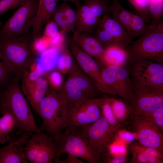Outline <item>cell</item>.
I'll list each match as a JSON object with an SVG mask.
<instances>
[{"instance_id": "1", "label": "cell", "mask_w": 163, "mask_h": 163, "mask_svg": "<svg viewBox=\"0 0 163 163\" xmlns=\"http://www.w3.org/2000/svg\"><path fill=\"white\" fill-rule=\"evenodd\" d=\"M14 81L0 93V113H11L16 121L18 134L25 132H40L37 126L27 99L18 84L19 78L16 75Z\"/></svg>"}, {"instance_id": "2", "label": "cell", "mask_w": 163, "mask_h": 163, "mask_svg": "<svg viewBox=\"0 0 163 163\" xmlns=\"http://www.w3.org/2000/svg\"><path fill=\"white\" fill-rule=\"evenodd\" d=\"M37 113L42 120L40 130L52 137L61 133L67 125L66 103L59 91L48 88Z\"/></svg>"}, {"instance_id": "3", "label": "cell", "mask_w": 163, "mask_h": 163, "mask_svg": "<svg viewBox=\"0 0 163 163\" xmlns=\"http://www.w3.org/2000/svg\"><path fill=\"white\" fill-rule=\"evenodd\" d=\"M67 78L59 90L67 108L87 99L97 97L101 93L81 69L75 59Z\"/></svg>"}, {"instance_id": "4", "label": "cell", "mask_w": 163, "mask_h": 163, "mask_svg": "<svg viewBox=\"0 0 163 163\" xmlns=\"http://www.w3.org/2000/svg\"><path fill=\"white\" fill-rule=\"evenodd\" d=\"M0 50L19 78L34 62V53L26 36L9 37L0 34Z\"/></svg>"}, {"instance_id": "5", "label": "cell", "mask_w": 163, "mask_h": 163, "mask_svg": "<svg viewBox=\"0 0 163 163\" xmlns=\"http://www.w3.org/2000/svg\"><path fill=\"white\" fill-rule=\"evenodd\" d=\"M131 43L126 47L128 62L143 59L163 62V21Z\"/></svg>"}, {"instance_id": "6", "label": "cell", "mask_w": 163, "mask_h": 163, "mask_svg": "<svg viewBox=\"0 0 163 163\" xmlns=\"http://www.w3.org/2000/svg\"><path fill=\"white\" fill-rule=\"evenodd\" d=\"M57 146V157L66 153L75 156L89 163L99 162L94 153L81 127L67 125L60 133L52 137Z\"/></svg>"}, {"instance_id": "7", "label": "cell", "mask_w": 163, "mask_h": 163, "mask_svg": "<svg viewBox=\"0 0 163 163\" xmlns=\"http://www.w3.org/2000/svg\"><path fill=\"white\" fill-rule=\"evenodd\" d=\"M82 129L92 150L100 161L109 152L116 133L102 115L93 123L82 127Z\"/></svg>"}, {"instance_id": "8", "label": "cell", "mask_w": 163, "mask_h": 163, "mask_svg": "<svg viewBox=\"0 0 163 163\" xmlns=\"http://www.w3.org/2000/svg\"><path fill=\"white\" fill-rule=\"evenodd\" d=\"M134 95L129 105L131 118L149 116L163 106V86H133Z\"/></svg>"}, {"instance_id": "9", "label": "cell", "mask_w": 163, "mask_h": 163, "mask_svg": "<svg viewBox=\"0 0 163 163\" xmlns=\"http://www.w3.org/2000/svg\"><path fill=\"white\" fill-rule=\"evenodd\" d=\"M24 152L30 163H52L57 157V146L53 138L41 131L33 133L26 143Z\"/></svg>"}, {"instance_id": "10", "label": "cell", "mask_w": 163, "mask_h": 163, "mask_svg": "<svg viewBox=\"0 0 163 163\" xmlns=\"http://www.w3.org/2000/svg\"><path fill=\"white\" fill-rule=\"evenodd\" d=\"M126 66L133 86H163V62L139 59L128 62Z\"/></svg>"}, {"instance_id": "11", "label": "cell", "mask_w": 163, "mask_h": 163, "mask_svg": "<svg viewBox=\"0 0 163 163\" xmlns=\"http://www.w3.org/2000/svg\"><path fill=\"white\" fill-rule=\"evenodd\" d=\"M102 79L115 96H119L129 105L134 95L132 83L126 67L113 65L102 66Z\"/></svg>"}, {"instance_id": "12", "label": "cell", "mask_w": 163, "mask_h": 163, "mask_svg": "<svg viewBox=\"0 0 163 163\" xmlns=\"http://www.w3.org/2000/svg\"><path fill=\"white\" fill-rule=\"evenodd\" d=\"M38 1L26 0L5 22L0 30V34L13 37L27 33L32 27Z\"/></svg>"}, {"instance_id": "13", "label": "cell", "mask_w": 163, "mask_h": 163, "mask_svg": "<svg viewBox=\"0 0 163 163\" xmlns=\"http://www.w3.org/2000/svg\"><path fill=\"white\" fill-rule=\"evenodd\" d=\"M110 2L109 0H88L78 7L77 21L73 32L91 34L98 26L103 16L109 12Z\"/></svg>"}, {"instance_id": "14", "label": "cell", "mask_w": 163, "mask_h": 163, "mask_svg": "<svg viewBox=\"0 0 163 163\" xmlns=\"http://www.w3.org/2000/svg\"><path fill=\"white\" fill-rule=\"evenodd\" d=\"M71 54L79 67L101 93L115 96L104 82L97 61L81 49L72 39L69 42Z\"/></svg>"}, {"instance_id": "15", "label": "cell", "mask_w": 163, "mask_h": 163, "mask_svg": "<svg viewBox=\"0 0 163 163\" xmlns=\"http://www.w3.org/2000/svg\"><path fill=\"white\" fill-rule=\"evenodd\" d=\"M131 127L138 143L163 153V135L148 116L132 118Z\"/></svg>"}, {"instance_id": "16", "label": "cell", "mask_w": 163, "mask_h": 163, "mask_svg": "<svg viewBox=\"0 0 163 163\" xmlns=\"http://www.w3.org/2000/svg\"><path fill=\"white\" fill-rule=\"evenodd\" d=\"M101 116V97L88 99L67 108V125L83 127Z\"/></svg>"}, {"instance_id": "17", "label": "cell", "mask_w": 163, "mask_h": 163, "mask_svg": "<svg viewBox=\"0 0 163 163\" xmlns=\"http://www.w3.org/2000/svg\"><path fill=\"white\" fill-rule=\"evenodd\" d=\"M32 133L25 132L17 140L2 148L0 163H27L22 146L25 144Z\"/></svg>"}, {"instance_id": "18", "label": "cell", "mask_w": 163, "mask_h": 163, "mask_svg": "<svg viewBox=\"0 0 163 163\" xmlns=\"http://www.w3.org/2000/svg\"><path fill=\"white\" fill-rule=\"evenodd\" d=\"M72 39L83 51L102 65L104 49L93 35L85 32H73Z\"/></svg>"}, {"instance_id": "19", "label": "cell", "mask_w": 163, "mask_h": 163, "mask_svg": "<svg viewBox=\"0 0 163 163\" xmlns=\"http://www.w3.org/2000/svg\"><path fill=\"white\" fill-rule=\"evenodd\" d=\"M59 0H39L33 25L32 34L34 39L40 37L43 28L51 19Z\"/></svg>"}, {"instance_id": "20", "label": "cell", "mask_w": 163, "mask_h": 163, "mask_svg": "<svg viewBox=\"0 0 163 163\" xmlns=\"http://www.w3.org/2000/svg\"><path fill=\"white\" fill-rule=\"evenodd\" d=\"M98 26L108 32L115 40V44L123 48L127 47L133 39L125 29L107 12L102 17Z\"/></svg>"}, {"instance_id": "21", "label": "cell", "mask_w": 163, "mask_h": 163, "mask_svg": "<svg viewBox=\"0 0 163 163\" xmlns=\"http://www.w3.org/2000/svg\"><path fill=\"white\" fill-rule=\"evenodd\" d=\"M47 80L43 75L40 76L32 85L22 91L27 100L37 112L39 105L48 89Z\"/></svg>"}, {"instance_id": "22", "label": "cell", "mask_w": 163, "mask_h": 163, "mask_svg": "<svg viewBox=\"0 0 163 163\" xmlns=\"http://www.w3.org/2000/svg\"><path fill=\"white\" fill-rule=\"evenodd\" d=\"M128 61V55L126 48L113 44L104 48L102 66L113 65L124 67Z\"/></svg>"}, {"instance_id": "23", "label": "cell", "mask_w": 163, "mask_h": 163, "mask_svg": "<svg viewBox=\"0 0 163 163\" xmlns=\"http://www.w3.org/2000/svg\"><path fill=\"white\" fill-rule=\"evenodd\" d=\"M108 11L113 18L129 34L132 12L126 10L120 4V1L117 0H113L110 2Z\"/></svg>"}, {"instance_id": "24", "label": "cell", "mask_w": 163, "mask_h": 163, "mask_svg": "<svg viewBox=\"0 0 163 163\" xmlns=\"http://www.w3.org/2000/svg\"><path fill=\"white\" fill-rule=\"evenodd\" d=\"M45 72L40 64L34 62L22 75V85L21 87L22 91L32 85Z\"/></svg>"}, {"instance_id": "25", "label": "cell", "mask_w": 163, "mask_h": 163, "mask_svg": "<svg viewBox=\"0 0 163 163\" xmlns=\"http://www.w3.org/2000/svg\"><path fill=\"white\" fill-rule=\"evenodd\" d=\"M110 106L114 117L120 123L125 122L130 116L129 105L123 100L110 97Z\"/></svg>"}, {"instance_id": "26", "label": "cell", "mask_w": 163, "mask_h": 163, "mask_svg": "<svg viewBox=\"0 0 163 163\" xmlns=\"http://www.w3.org/2000/svg\"><path fill=\"white\" fill-rule=\"evenodd\" d=\"M102 115L117 133L121 129L122 125L115 119L112 111L110 102V97L103 96L101 97Z\"/></svg>"}, {"instance_id": "27", "label": "cell", "mask_w": 163, "mask_h": 163, "mask_svg": "<svg viewBox=\"0 0 163 163\" xmlns=\"http://www.w3.org/2000/svg\"><path fill=\"white\" fill-rule=\"evenodd\" d=\"M152 26L146 23L139 15L132 12L129 34L132 39L142 35Z\"/></svg>"}, {"instance_id": "28", "label": "cell", "mask_w": 163, "mask_h": 163, "mask_svg": "<svg viewBox=\"0 0 163 163\" xmlns=\"http://www.w3.org/2000/svg\"><path fill=\"white\" fill-rule=\"evenodd\" d=\"M69 40L59 54L56 67L62 74L68 73L71 68L74 59L69 46Z\"/></svg>"}, {"instance_id": "29", "label": "cell", "mask_w": 163, "mask_h": 163, "mask_svg": "<svg viewBox=\"0 0 163 163\" xmlns=\"http://www.w3.org/2000/svg\"><path fill=\"white\" fill-rule=\"evenodd\" d=\"M51 20L58 26L61 33L66 34L73 31L70 27L64 11L63 2L56 7Z\"/></svg>"}, {"instance_id": "30", "label": "cell", "mask_w": 163, "mask_h": 163, "mask_svg": "<svg viewBox=\"0 0 163 163\" xmlns=\"http://www.w3.org/2000/svg\"><path fill=\"white\" fill-rule=\"evenodd\" d=\"M148 12L152 26H158L163 21V0H150Z\"/></svg>"}, {"instance_id": "31", "label": "cell", "mask_w": 163, "mask_h": 163, "mask_svg": "<svg viewBox=\"0 0 163 163\" xmlns=\"http://www.w3.org/2000/svg\"><path fill=\"white\" fill-rule=\"evenodd\" d=\"M0 118V127L1 131L8 141L10 140L9 134L16 126V121L13 116L10 113L4 112Z\"/></svg>"}, {"instance_id": "32", "label": "cell", "mask_w": 163, "mask_h": 163, "mask_svg": "<svg viewBox=\"0 0 163 163\" xmlns=\"http://www.w3.org/2000/svg\"><path fill=\"white\" fill-rule=\"evenodd\" d=\"M134 8L136 11L148 24L152 26V22L148 12L150 0H126Z\"/></svg>"}, {"instance_id": "33", "label": "cell", "mask_w": 163, "mask_h": 163, "mask_svg": "<svg viewBox=\"0 0 163 163\" xmlns=\"http://www.w3.org/2000/svg\"><path fill=\"white\" fill-rule=\"evenodd\" d=\"M43 75L47 80L50 88L56 91L60 89L64 82L62 74L60 72L54 71L45 72Z\"/></svg>"}, {"instance_id": "34", "label": "cell", "mask_w": 163, "mask_h": 163, "mask_svg": "<svg viewBox=\"0 0 163 163\" xmlns=\"http://www.w3.org/2000/svg\"><path fill=\"white\" fill-rule=\"evenodd\" d=\"M132 156L131 162L133 163H148L147 156L138 142L132 143L129 146Z\"/></svg>"}, {"instance_id": "35", "label": "cell", "mask_w": 163, "mask_h": 163, "mask_svg": "<svg viewBox=\"0 0 163 163\" xmlns=\"http://www.w3.org/2000/svg\"><path fill=\"white\" fill-rule=\"evenodd\" d=\"M13 70L0 50V86L8 82Z\"/></svg>"}, {"instance_id": "36", "label": "cell", "mask_w": 163, "mask_h": 163, "mask_svg": "<svg viewBox=\"0 0 163 163\" xmlns=\"http://www.w3.org/2000/svg\"><path fill=\"white\" fill-rule=\"evenodd\" d=\"M93 36L104 49L113 44H115L114 39L107 31L99 26L94 30Z\"/></svg>"}, {"instance_id": "37", "label": "cell", "mask_w": 163, "mask_h": 163, "mask_svg": "<svg viewBox=\"0 0 163 163\" xmlns=\"http://www.w3.org/2000/svg\"><path fill=\"white\" fill-rule=\"evenodd\" d=\"M140 145L147 156L148 163H163V153L152 148Z\"/></svg>"}, {"instance_id": "38", "label": "cell", "mask_w": 163, "mask_h": 163, "mask_svg": "<svg viewBox=\"0 0 163 163\" xmlns=\"http://www.w3.org/2000/svg\"><path fill=\"white\" fill-rule=\"evenodd\" d=\"M63 2L64 12L66 17L69 26L73 32L75 30L77 21L76 11H75L66 2Z\"/></svg>"}, {"instance_id": "39", "label": "cell", "mask_w": 163, "mask_h": 163, "mask_svg": "<svg viewBox=\"0 0 163 163\" xmlns=\"http://www.w3.org/2000/svg\"><path fill=\"white\" fill-rule=\"evenodd\" d=\"M59 32V29L57 25L50 20L46 24L43 36L52 40Z\"/></svg>"}, {"instance_id": "40", "label": "cell", "mask_w": 163, "mask_h": 163, "mask_svg": "<svg viewBox=\"0 0 163 163\" xmlns=\"http://www.w3.org/2000/svg\"><path fill=\"white\" fill-rule=\"evenodd\" d=\"M162 132L163 133V106L156 109L148 116Z\"/></svg>"}, {"instance_id": "41", "label": "cell", "mask_w": 163, "mask_h": 163, "mask_svg": "<svg viewBox=\"0 0 163 163\" xmlns=\"http://www.w3.org/2000/svg\"><path fill=\"white\" fill-rule=\"evenodd\" d=\"M26 0H0V5L5 13L8 11L18 8Z\"/></svg>"}, {"instance_id": "42", "label": "cell", "mask_w": 163, "mask_h": 163, "mask_svg": "<svg viewBox=\"0 0 163 163\" xmlns=\"http://www.w3.org/2000/svg\"><path fill=\"white\" fill-rule=\"evenodd\" d=\"M102 160L105 163H125L127 161L128 158L125 155H113L108 152L104 156Z\"/></svg>"}, {"instance_id": "43", "label": "cell", "mask_w": 163, "mask_h": 163, "mask_svg": "<svg viewBox=\"0 0 163 163\" xmlns=\"http://www.w3.org/2000/svg\"><path fill=\"white\" fill-rule=\"evenodd\" d=\"M116 135H118V136L120 139L128 143L133 141L135 138L132 133L123 130L121 131V130L116 133Z\"/></svg>"}, {"instance_id": "44", "label": "cell", "mask_w": 163, "mask_h": 163, "mask_svg": "<svg viewBox=\"0 0 163 163\" xmlns=\"http://www.w3.org/2000/svg\"><path fill=\"white\" fill-rule=\"evenodd\" d=\"M55 161L58 163H84L83 161L75 155L68 154L66 158L62 161L56 159Z\"/></svg>"}, {"instance_id": "45", "label": "cell", "mask_w": 163, "mask_h": 163, "mask_svg": "<svg viewBox=\"0 0 163 163\" xmlns=\"http://www.w3.org/2000/svg\"><path fill=\"white\" fill-rule=\"evenodd\" d=\"M9 142L6 136L2 132L0 127V144H4Z\"/></svg>"}, {"instance_id": "46", "label": "cell", "mask_w": 163, "mask_h": 163, "mask_svg": "<svg viewBox=\"0 0 163 163\" xmlns=\"http://www.w3.org/2000/svg\"><path fill=\"white\" fill-rule=\"evenodd\" d=\"M59 1H62L66 2H72L78 7L82 5L81 0H59Z\"/></svg>"}, {"instance_id": "47", "label": "cell", "mask_w": 163, "mask_h": 163, "mask_svg": "<svg viewBox=\"0 0 163 163\" xmlns=\"http://www.w3.org/2000/svg\"><path fill=\"white\" fill-rule=\"evenodd\" d=\"M5 13V12L0 5V16Z\"/></svg>"}, {"instance_id": "48", "label": "cell", "mask_w": 163, "mask_h": 163, "mask_svg": "<svg viewBox=\"0 0 163 163\" xmlns=\"http://www.w3.org/2000/svg\"><path fill=\"white\" fill-rule=\"evenodd\" d=\"M2 150V148H0V154Z\"/></svg>"}, {"instance_id": "49", "label": "cell", "mask_w": 163, "mask_h": 163, "mask_svg": "<svg viewBox=\"0 0 163 163\" xmlns=\"http://www.w3.org/2000/svg\"><path fill=\"white\" fill-rule=\"evenodd\" d=\"M2 25V23L1 21H0V27H1Z\"/></svg>"}, {"instance_id": "50", "label": "cell", "mask_w": 163, "mask_h": 163, "mask_svg": "<svg viewBox=\"0 0 163 163\" xmlns=\"http://www.w3.org/2000/svg\"><path fill=\"white\" fill-rule=\"evenodd\" d=\"M83 1H85V2L88 0H83Z\"/></svg>"}]
</instances>
